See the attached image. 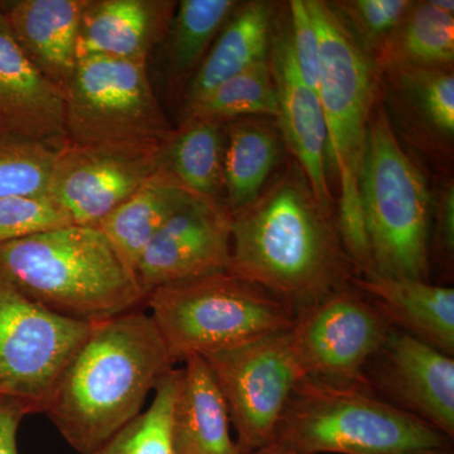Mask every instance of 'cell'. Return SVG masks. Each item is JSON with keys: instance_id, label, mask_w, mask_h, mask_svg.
<instances>
[{"instance_id": "5", "label": "cell", "mask_w": 454, "mask_h": 454, "mask_svg": "<svg viewBox=\"0 0 454 454\" xmlns=\"http://www.w3.org/2000/svg\"><path fill=\"white\" fill-rule=\"evenodd\" d=\"M270 443L303 454H409L447 450L450 439L365 387L306 378L293 390Z\"/></svg>"}, {"instance_id": "3", "label": "cell", "mask_w": 454, "mask_h": 454, "mask_svg": "<svg viewBox=\"0 0 454 454\" xmlns=\"http://www.w3.org/2000/svg\"><path fill=\"white\" fill-rule=\"evenodd\" d=\"M0 277L44 309L91 324L145 301L136 270L97 226L67 225L2 245Z\"/></svg>"}, {"instance_id": "12", "label": "cell", "mask_w": 454, "mask_h": 454, "mask_svg": "<svg viewBox=\"0 0 454 454\" xmlns=\"http://www.w3.org/2000/svg\"><path fill=\"white\" fill-rule=\"evenodd\" d=\"M162 145L66 143L56 151L47 193L74 225L98 226L160 169Z\"/></svg>"}, {"instance_id": "1", "label": "cell", "mask_w": 454, "mask_h": 454, "mask_svg": "<svg viewBox=\"0 0 454 454\" xmlns=\"http://www.w3.org/2000/svg\"><path fill=\"white\" fill-rule=\"evenodd\" d=\"M229 270L276 295L294 315L354 279L339 227L301 169L231 214Z\"/></svg>"}, {"instance_id": "17", "label": "cell", "mask_w": 454, "mask_h": 454, "mask_svg": "<svg viewBox=\"0 0 454 454\" xmlns=\"http://www.w3.org/2000/svg\"><path fill=\"white\" fill-rule=\"evenodd\" d=\"M178 2L88 0L80 20L77 57L146 62L168 31Z\"/></svg>"}, {"instance_id": "33", "label": "cell", "mask_w": 454, "mask_h": 454, "mask_svg": "<svg viewBox=\"0 0 454 454\" xmlns=\"http://www.w3.org/2000/svg\"><path fill=\"white\" fill-rule=\"evenodd\" d=\"M289 12V40L298 70L303 82L318 92L319 37L307 0H292Z\"/></svg>"}, {"instance_id": "16", "label": "cell", "mask_w": 454, "mask_h": 454, "mask_svg": "<svg viewBox=\"0 0 454 454\" xmlns=\"http://www.w3.org/2000/svg\"><path fill=\"white\" fill-rule=\"evenodd\" d=\"M65 109L64 92L29 61L0 13V130L59 149Z\"/></svg>"}, {"instance_id": "21", "label": "cell", "mask_w": 454, "mask_h": 454, "mask_svg": "<svg viewBox=\"0 0 454 454\" xmlns=\"http://www.w3.org/2000/svg\"><path fill=\"white\" fill-rule=\"evenodd\" d=\"M172 443L175 454H241L225 400L201 356L186 358L179 369Z\"/></svg>"}, {"instance_id": "26", "label": "cell", "mask_w": 454, "mask_h": 454, "mask_svg": "<svg viewBox=\"0 0 454 454\" xmlns=\"http://www.w3.org/2000/svg\"><path fill=\"white\" fill-rule=\"evenodd\" d=\"M279 154V139L270 128L250 121L226 122L223 179L230 214L258 199Z\"/></svg>"}, {"instance_id": "23", "label": "cell", "mask_w": 454, "mask_h": 454, "mask_svg": "<svg viewBox=\"0 0 454 454\" xmlns=\"http://www.w3.org/2000/svg\"><path fill=\"white\" fill-rule=\"evenodd\" d=\"M226 122H181L160 148V167L199 199L225 206Z\"/></svg>"}, {"instance_id": "14", "label": "cell", "mask_w": 454, "mask_h": 454, "mask_svg": "<svg viewBox=\"0 0 454 454\" xmlns=\"http://www.w3.org/2000/svg\"><path fill=\"white\" fill-rule=\"evenodd\" d=\"M375 357L378 384L399 408L454 437V358L391 327Z\"/></svg>"}, {"instance_id": "15", "label": "cell", "mask_w": 454, "mask_h": 454, "mask_svg": "<svg viewBox=\"0 0 454 454\" xmlns=\"http://www.w3.org/2000/svg\"><path fill=\"white\" fill-rule=\"evenodd\" d=\"M269 64L278 92V119L286 145L300 162L316 201L331 211L328 143L318 92L301 79L289 32L273 35Z\"/></svg>"}, {"instance_id": "30", "label": "cell", "mask_w": 454, "mask_h": 454, "mask_svg": "<svg viewBox=\"0 0 454 454\" xmlns=\"http://www.w3.org/2000/svg\"><path fill=\"white\" fill-rule=\"evenodd\" d=\"M408 103L427 127L453 138L454 76L447 67H404L390 70Z\"/></svg>"}, {"instance_id": "2", "label": "cell", "mask_w": 454, "mask_h": 454, "mask_svg": "<svg viewBox=\"0 0 454 454\" xmlns=\"http://www.w3.org/2000/svg\"><path fill=\"white\" fill-rule=\"evenodd\" d=\"M175 361L148 312L98 322L62 373L44 414L79 454H92L143 411Z\"/></svg>"}, {"instance_id": "29", "label": "cell", "mask_w": 454, "mask_h": 454, "mask_svg": "<svg viewBox=\"0 0 454 454\" xmlns=\"http://www.w3.org/2000/svg\"><path fill=\"white\" fill-rule=\"evenodd\" d=\"M57 149L0 130V200L46 195Z\"/></svg>"}, {"instance_id": "8", "label": "cell", "mask_w": 454, "mask_h": 454, "mask_svg": "<svg viewBox=\"0 0 454 454\" xmlns=\"http://www.w3.org/2000/svg\"><path fill=\"white\" fill-rule=\"evenodd\" d=\"M65 103L66 138L73 145H162L175 130L155 97L146 62L82 57Z\"/></svg>"}, {"instance_id": "31", "label": "cell", "mask_w": 454, "mask_h": 454, "mask_svg": "<svg viewBox=\"0 0 454 454\" xmlns=\"http://www.w3.org/2000/svg\"><path fill=\"white\" fill-rule=\"evenodd\" d=\"M367 55L378 53L393 35L413 2L411 0H349L330 3Z\"/></svg>"}, {"instance_id": "18", "label": "cell", "mask_w": 454, "mask_h": 454, "mask_svg": "<svg viewBox=\"0 0 454 454\" xmlns=\"http://www.w3.org/2000/svg\"><path fill=\"white\" fill-rule=\"evenodd\" d=\"M88 0L0 2V13L25 55L66 94L77 61L80 20Z\"/></svg>"}, {"instance_id": "9", "label": "cell", "mask_w": 454, "mask_h": 454, "mask_svg": "<svg viewBox=\"0 0 454 454\" xmlns=\"http://www.w3.org/2000/svg\"><path fill=\"white\" fill-rule=\"evenodd\" d=\"M97 324L57 315L0 277V395L16 400L29 415L44 413Z\"/></svg>"}, {"instance_id": "20", "label": "cell", "mask_w": 454, "mask_h": 454, "mask_svg": "<svg viewBox=\"0 0 454 454\" xmlns=\"http://www.w3.org/2000/svg\"><path fill=\"white\" fill-rule=\"evenodd\" d=\"M273 26L271 3H239L184 89L179 116L226 80L269 59Z\"/></svg>"}, {"instance_id": "19", "label": "cell", "mask_w": 454, "mask_h": 454, "mask_svg": "<svg viewBox=\"0 0 454 454\" xmlns=\"http://www.w3.org/2000/svg\"><path fill=\"white\" fill-rule=\"evenodd\" d=\"M355 288L372 301L391 327L443 354H454V289L427 280L369 276Z\"/></svg>"}, {"instance_id": "13", "label": "cell", "mask_w": 454, "mask_h": 454, "mask_svg": "<svg viewBox=\"0 0 454 454\" xmlns=\"http://www.w3.org/2000/svg\"><path fill=\"white\" fill-rule=\"evenodd\" d=\"M231 214L221 203H187L152 239L136 273L145 295L160 286L229 270Z\"/></svg>"}, {"instance_id": "34", "label": "cell", "mask_w": 454, "mask_h": 454, "mask_svg": "<svg viewBox=\"0 0 454 454\" xmlns=\"http://www.w3.org/2000/svg\"><path fill=\"white\" fill-rule=\"evenodd\" d=\"M28 411L16 400L0 395V454L18 453L17 434Z\"/></svg>"}, {"instance_id": "35", "label": "cell", "mask_w": 454, "mask_h": 454, "mask_svg": "<svg viewBox=\"0 0 454 454\" xmlns=\"http://www.w3.org/2000/svg\"><path fill=\"white\" fill-rule=\"evenodd\" d=\"M439 240L447 254L454 249V188L448 186L442 197L438 212Z\"/></svg>"}, {"instance_id": "4", "label": "cell", "mask_w": 454, "mask_h": 454, "mask_svg": "<svg viewBox=\"0 0 454 454\" xmlns=\"http://www.w3.org/2000/svg\"><path fill=\"white\" fill-rule=\"evenodd\" d=\"M319 37L318 95L327 129L328 167L340 184L337 227L352 267L370 274L360 200L367 131L376 97V66L330 3L307 0Z\"/></svg>"}, {"instance_id": "36", "label": "cell", "mask_w": 454, "mask_h": 454, "mask_svg": "<svg viewBox=\"0 0 454 454\" xmlns=\"http://www.w3.org/2000/svg\"><path fill=\"white\" fill-rule=\"evenodd\" d=\"M252 454H303L294 452V450H286V448H283L280 446H277L274 443H269L268 446L260 448V450H256Z\"/></svg>"}, {"instance_id": "6", "label": "cell", "mask_w": 454, "mask_h": 454, "mask_svg": "<svg viewBox=\"0 0 454 454\" xmlns=\"http://www.w3.org/2000/svg\"><path fill=\"white\" fill-rule=\"evenodd\" d=\"M145 304L175 364L286 333L295 318L288 304L230 270L160 286Z\"/></svg>"}, {"instance_id": "37", "label": "cell", "mask_w": 454, "mask_h": 454, "mask_svg": "<svg viewBox=\"0 0 454 454\" xmlns=\"http://www.w3.org/2000/svg\"><path fill=\"white\" fill-rule=\"evenodd\" d=\"M409 454H452V452H450V448H447V450H427Z\"/></svg>"}, {"instance_id": "27", "label": "cell", "mask_w": 454, "mask_h": 454, "mask_svg": "<svg viewBox=\"0 0 454 454\" xmlns=\"http://www.w3.org/2000/svg\"><path fill=\"white\" fill-rule=\"evenodd\" d=\"M255 115L278 118V92L269 59L258 62L212 90L179 116V124L203 119L229 122Z\"/></svg>"}, {"instance_id": "11", "label": "cell", "mask_w": 454, "mask_h": 454, "mask_svg": "<svg viewBox=\"0 0 454 454\" xmlns=\"http://www.w3.org/2000/svg\"><path fill=\"white\" fill-rule=\"evenodd\" d=\"M390 330L380 310L348 286L295 313L289 333L306 378L369 387L365 369Z\"/></svg>"}, {"instance_id": "10", "label": "cell", "mask_w": 454, "mask_h": 454, "mask_svg": "<svg viewBox=\"0 0 454 454\" xmlns=\"http://www.w3.org/2000/svg\"><path fill=\"white\" fill-rule=\"evenodd\" d=\"M289 331L203 357L225 400L241 454L273 441L293 390L306 379Z\"/></svg>"}, {"instance_id": "22", "label": "cell", "mask_w": 454, "mask_h": 454, "mask_svg": "<svg viewBox=\"0 0 454 454\" xmlns=\"http://www.w3.org/2000/svg\"><path fill=\"white\" fill-rule=\"evenodd\" d=\"M197 199L160 167L97 226L136 270L152 239L182 207Z\"/></svg>"}, {"instance_id": "28", "label": "cell", "mask_w": 454, "mask_h": 454, "mask_svg": "<svg viewBox=\"0 0 454 454\" xmlns=\"http://www.w3.org/2000/svg\"><path fill=\"white\" fill-rule=\"evenodd\" d=\"M179 369L160 379L151 405L92 454H175L172 413L177 396Z\"/></svg>"}, {"instance_id": "7", "label": "cell", "mask_w": 454, "mask_h": 454, "mask_svg": "<svg viewBox=\"0 0 454 454\" xmlns=\"http://www.w3.org/2000/svg\"><path fill=\"white\" fill-rule=\"evenodd\" d=\"M360 200L369 241V276L427 280L428 186L399 145L387 113L376 104L367 131Z\"/></svg>"}, {"instance_id": "25", "label": "cell", "mask_w": 454, "mask_h": 454, "mask_svg": "<svg viewBox=\"0 0 454 454\" xmlns=\"http://www.w3.org/2000/svg\"><path fill=\"white\" fill-rule=\"evenodd\" d=\"M238 5L235 0H182L177 3L164 37L167 82L172 94L184 91Z\"/></svg>"}, {"instance_id": "24", "label": "cell", "mask_w": 454, "mask_h": 454, "mask_svg": "<svg viewBox=\"0 0 454 454\" xmlns=\"http://www.w3.org/2000/svg\"><path fill=\"white\" fill-rule=\"evenodd\" d=\"M454 2L414 3L378 51L376 67H447L454 59Z\"/></svg>"}, {"instance_id": "32", "label": "cell", "mask_w": 454, "mask_h": 454, "mask_svg": "<svg viewBox=\"0 0 454 454\" xmlns=\"http://www.w3.org/2000/svg\"><path fill=\"white\" fill-rule=\"evenodd\" d=\"M67 225L73 221L49 193L0 200V247Z\"/></svg>"}]
</instances>
